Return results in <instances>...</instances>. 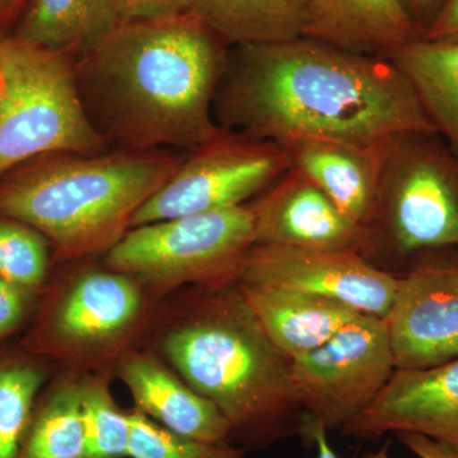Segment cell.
<instances>
[{
    "label": "cell",
    "mask_w": 458,
    "mask_h": 458,
    "mask_svg": "<svg viewBox=\"0 0 458 458\" xmlns=\"http://www.w3.org/2000/svg\"><path fill=\"white\" fill-rule=\"evenodd\" d=\"M189 13L229 44H276L301 38L307 0H191Z\"/></svg>",
    "instance_id": "obj_19"
},
{
    "label": "cell",
    "mask_w": 458,
    "mask_h": 458,
    "mask_svg": "<svg viewBox=\"0 0 458 458\" xmlns=\"http://www.w3.org/2000/svg\"><path fill=\"white\" fill-rule=\"evenodd\" d=\"M119 21L157 20L189 13L191 0H113Z\"/></svg>",
    "instance_id": "obj_28"
},
{
    "label": "cell",
    "mask_w": 458,
    "mask_h": 458,
    "mask_svg": "<svg viewBox=\"0 0 458 458\" xmlns=\"http://www.w3.org/2000/svg\"><path fill=\"white\" fill-rule=\"evenodd\" d=\"M280 146L288 153L292 167L302 172L352 221L369 227L387 143L361 146L325 138H294Z\"/></svg>",
    "instance_id": "obj_16"
},
{
    "label": "cell",
    "mask_w": 458,
    "mask_h": 458,
    "mask_svg": "<svg viewBox=\"0 0 458 458\" xmlns=\"http://www.w3.org/2000/svg\"><path fill=\"white\" fill-rule=\"evenodd\" d=\"M129 458H250L231 442H204L171 432L140 410H129Z\"/></svg>",
    "instance_id": "obj_26"
},
{
    "label": "cell",
    "mask_w": 458,
    "mask_h": 458,
    "mask_svg": "<svg viewBox=\"0 0 458 458\" xmlns=\"http://www.w3.org/2000/svg\"><path fill=\"white\" fill-rule=\"evenodd\" d=\"M249 208L255 245L355 252L369 259V229L352 221L293 167L249 203Z\"/></svg>",
    "instance_id": "obj_13"
},
{
    "label": "cell",
    "mask_w": 458,
    "mask_h": 458,
    "mask_svg": "<svg viewBox=\"0 0 458 458\" xmlns=\"http://www.w3.org/2000/svg\"><path fill=\"white\" fill-rule=\"evenodd\" d=\"M47 238L25 223L0 218V278L38 295L51 278Z\"/></svg>",
    "instance_id": "obj_25"
},
{
    "label": "cell",
    "mask_w": 458,
    "mask_h": 458,
    "mask_svg": "<svg viewBox=\"0 0 458 458\" xmlns=\"http://www.w3.org/2000/svg\"><path fill=\"white\" fill-rule=\"evenodd\" d=\"M438 132H409L388 141L375 212L369 227V260L403 274L458 258V157Z\"/></svg>",
    "instance_id": "obj_6"
},
{
    "label": "cell",
    "mask_w": 458,
    "mask_h": 458,
    "mask_svg": "<svg viewBox=\"0 0 458 458\" xmlns=\"http://www.w3.org/2000/svg\"><path fill=\"white\" fill-rule=\"evenodd\" d=\"M401 2L424 33L441 11L445 0H401Z\"/></svg>",
    "instance_id": "obj_32"
},
{
    "label": "cell",
    "mask_w": 458,
    "mask_h": 458,
    "mask_svg": "<svg viewBox=\"0 0 458 458\" xmlns=\"http://www.w3.org/2000/svg\"><path fill=\"white\" fill-rule=\"evenodd\" d=\"M394 436L418 458H458V442L438 441L409 432L394 433Z\"/></svg>",
    "instance_id": "obj_29"
},
{
    "label": "cell",
    "mask_w": 458,
    "mask_h": 458,
    "mask_svg": "<svg viewBox=\"0 0 458 458\" xmlns=\"http://www.w3.org/2000/svg\"><path fill=\"white\" fill-rule=\"evenodd\" d=\"M219 38L191 13L119 21L75 60L90 122L122 149L194 150L222 128L213 101L225 62Z\"/></svg>",
    "instance_id": "obj_2"
},
{
    "label": "cell",
    "mask_w": 458,
    "mask_h": 458,
    "mask_svg": "<svg viewBox=\"0 0 458 458\" xmlns=\"http://www.w3.org/2000/svg\"><path fill=\"white\" fill-rule=\"evenodd\" d=\"M427 40L458 41V0H445L423 33Z\"/></svg>",
    "instance_id": "obj_30"
},
{
    "label": "cell",
    "mask_w": 458,
    "mask_h": 458,
    "mask_svg": "<svg viewBox=\"0 0 458 458\" xmlns=\"http://www.w3.org/2000/svg\"><path fill=\"white\" fill-rule=\"evenodd\" d=\"M292 167L284 148L222 129L191 150L138 210L131 227L251 203Z\"/></svg>",
    "instance_id": "obj_9"
},
{
    "label": "cell",
    "mask_w": 458,
    "mask_h": 458,
    "mask_svg": "<svg viewBox=\"0 0 458 458\" xmlns=\"http://www.w3.org/2000/svg\"><path fill=\"white\" fill-rule=\"evenodd\" d=\"M54 373L50 361L18 343L0 346V458H17L36 400Z\"/></svg>",
    "instance_id": "obj_23"
},
{
    "label": "cell",
    "mask_w": 458,
    "mask_h": 458,
    "mask_svg": "<svg viewBox=\"0 0 458 458\" xmlns=\"http://www.w3.org/2000/svg\"><path fill=\"white\" fill-rule=\"evenodd\" d=\"M394 370L384 319L360 313L324 345L291 361L303 427L340 432L375 401Z\"/></svg>",
    "instance_id": "obj_10"
},
{
    "label": "cell",
    "mask_w": 458,
    "mask_h": 458,
    "mask_svg": "<svg viewBox=\"0 0 458 458\" xmlns=\"http://www.w3.org/2000/svg\"><path fill=\"white\" fill-rule=\"evenodd\" d=\"M394 369H423L458 357V262L401 274L384 318Z\"/></svg>",
    "instance_id": "obj_12"
},
{
    "label": "cell",
    "mask_w": 458,
    "mask_h": 458,
    "mask_svg": "<svg viewBox=\"0 0 458 458\" xmlns=\"http://www.w3.org/2000/svg\"><path fill=\"white\" fill-rule=\"evenodd\" d=\"M143 346L212 401L238 447L267 450L302 433L291 360L271 343L240 282L185 286L167 295Z\"/></svg>",
    "instance_id": "obj_3"
},
{
    "label": "cell",
    "mask_w": 458,
    "mask_h": 458,
    "mask_svg": "<svg viewBox=\"0 0 458 458\" xmlns=\"http://www.w3.org/2000/svg\"><path fill=\"white\" fill-rule=\"evenodd\" d=\"M38 295L0 278V344L26 328Z\"/></svg>",
    "instance_id": "obj_27"
},
{
    "label": "cell",
    "mask_w": 458,
    "mask_h": 458,
    "mask_svg": "<svg viewBox=\"0 0 458 458\" xmlns=\"http://www.w3.org/2000/svg\"><path fill=\"white\" fill-rule=\"evenodd\" d=\"M400 432L458 442V357L430 369H394L369 408L340 430L360 441Z\"/></svg>",
    "instance_id": "obj_14"
},
{
    "label": "cell",
    "mask_w": 458,
    "mask_h": 458,
    "mask_svg": "<svg viewBox=\"0 0 458 458\" xmlns=\"http://www.w3.org/2000/svg\"><path fill=\"white\" fill-rule=\"evenodd\" d=\"M327 430L319 424H306L302 429V436L307 441H311L318 448V458H342L337 456L335 451L331 448L327 439ZM352 458H390V442L385 443L378 451L369 452L360 457Z\"/></svg>",
    "instance_id": "obj_31"
},
{
    "label": "cell",
    "mask_w": 458,
    "mask_h": 458,
    "mask_svg": "<svg viewBox=\"0 0 458 458\" xmlns=\"http://www.w3.org/2000/svg\"><path fill=\"white\" fill-rule=\"evenodd\" d=\"M238 49L216 89L218 114L247 137L384 146L409 132H437L414 87L388 57L304 36Z\"/></svg>",
    "instance_id": "obj_1"
},
{
    "label": "cell",
    "mask_w": 458,
    "mask_h": 458,
    "mask_svg": "<svg viewBox=\"0 0 458 458\" xmlns=\"http://www.w3.org/2000/svg\"><path fill=\"white\" fill-rule=\"evenodd\" d=\"M399 278L355 252L255 245L247 255L240 282L306 292L384 319Z\"/></svg>",
    "instance_id": "obj_11"
},
{
    "label": "cell",
    "mask_w": 458,
    "mask_h": 458,
    "mask_svg": "<svg viewBox=\"0 0 458 458\" xmlns=\"http://www.w3.org/2000/svg\"><path fill=\"white\" fill-rule=\"evenodd\" d=\"M302 36L363 55L388 57L423 38L401 0H307Z\"/></svg>",
    "instance_id": "obj_17"
},
{
    "label": "cell",
    "mask_w": 458,
    "mask_h": 458,
    "mask_svg": "<svg viewBox=\"0 0 458 458\" xmlns=\"http://www.w3.org/2000/svg\"><path fill=\"white\" fill-rule=\"evenodd\" d=\"M17 458H87L81 377L55 370L36 400Z\"/></svg>",
    "instance_id": "obj_21"
},
{
    "label": "cell",
    "mask_w": 458,
    "mask_h": 458,
    "mask_svg": "<svg viewBox=\"0 0 458 458\" xmlns=\"http://www.w3.org/2000/svg\"><path fill=\"white\" fill-rule=\"evenodd\" d=\"M117 22L113 0H33L17 38L74 55L104 38Z\"/></svg>",
    "instance_id": "obj_22"
},
{
    "label": "cell",
    "mask_w": 458,
    "mask_h": 458,
    "mask_svg": "<svg viewBox=\"0 0 458 458\" xmlns=\"http://www.w3.org/2000/svg\"><path fill=\"white\" fill-rule=\"evenodd\" d=\"M114 375L128 388L134 409L159 426L199 441L229 442L227 419L152 349L126 352Z\"/></svg>",
    "instance_id": "obj_15"
},
{
    "label": "cell",
    "mask_w": 458,
    "mask_h": 458,
    "mask_svg": "<svg viewBox=\"0 0 458 458\" xmlns=\"http://www.w3.org/2000/svg\"><path fill=\"white\" fill-rule=\"evenodd\" d=\"M181 162L165 149L38 157L0 180V218L44 234L54 264L90 260L125 236Z\"/></svg>",
    "instance_id": "obj_4"
},
{
    "label": "cell",
    "mask_w": 458,
    "mask_h": 458,
    "mask_svg": "<svg viewBox=\"0 0 458 458\" xmlns=\"http://www.w3.org/2000/svg\"><path fill=\"white\" fill-rule=\"evenodd\" d=\"M11 0H0V9L4 8L5 5L9 4Z\"/></svg>",
    "instance_id": "obj_33"
},
{
    "label": "cell",
    "mask_w": 458,
    "mask_h": 458,
    "mask_svg": "<svg viewBox=\"0 0 458 458\" xmlns=\"http://www.w3.org/2000/svg\"><path fill=\"white\" fill-rule=\"evenodd\" d=\"M159 302L140 280L104 262L65 264L51 276L17 343L56 372L114 375L123 355L146 342Z\"/></svg>",
    "instance_id": "obj_5"
},
{
    "label": "cell",
    "mask_w": 458,
    "mask_h": 458,
    "mask_svg": "<svg viewBox=\"0 0 458 458\" xmlns=\"http://www.w3.org/2000/svg\"><path fill=\"white\" fill-rule=\"evenodd\" d=\"M106 140L90 122L73 54L0 40V180L21 165L51 155L104 153Z\"/></svg>",
    "instance_id": "obj_7"
},
{
    "label": "cell",
    "mask_w": 458,
    "mask_h": 458,
    "mask_svg": "<svg viewBox=\"0 0 458 458\" xmlns=\"http://www.w3.org/2000/svg\"><path fill=\"white\" fill-rule=\"evenodd\" d=\"M388 59L414 87L437 132L458 150V41L421 38Z\"/></svg>",
    "instance_id": "obj_20"
},
{
    "label": "cell",
    "mask_w": 458,
    "mask_h": 458,
    "mask_svg": "<svg viewBox=\"0 0 458 458\" xmlns=\"http://www.w3.org/2000/svg\"><path fill=\"white\" fill-rule=\"evenodd\" d=\"M271 343L289 360L324 345L360 312L319 295L240 282Z\"/></svg>",
    "instance_id": "obj_18"
},
{
    "label": "cell",
    "mask_w": 458,
    "mask_h": 458,
    "mask_svg": "<svg viewBox=\"0 0 458 458\" xmlns=\"http://www.w3.org/2000/svg\"><path fill=\"white\" fill-rule=\"evenodd\" d=\"M254 246L247 204L131 227L102 262L135 276L162 301L185 286L240 282Z\"/></svg>",
    "instance_id": "obj_8"
},
{
    "label": "cell",
    "mask_w": 458,
    "mask_h": 458,
    "mask_svg": "<svg viewBox=\"0 0 458 458\" xmlns=\"http://www.w3.org/2000/svg\"><path fill=\"white\" fill-rule=\"evenodd\" d=\"M113 373L81 377L87 458H129L131 417L114 400Z\"/></svg>",
    "instance_id": "obj_24"
}]
</instances>
